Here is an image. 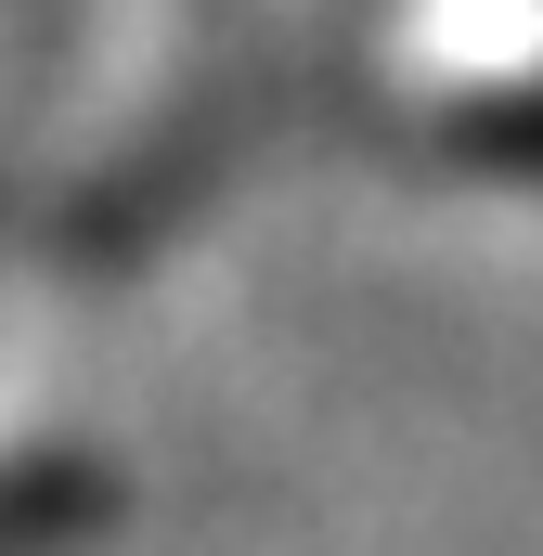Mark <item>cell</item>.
Returning a JSON list of instances; mask_svg holds the SVG:
<instances>
[{
    "label": "cell",
    "instance_id": "6da1fadb",
    "mask_svg": "<svg viewBox=\"0 0 543 556\" xmlns=\"http://www.w3.org/2000/svg\"><path fill=\"white\" fill-rule=\"evenodd\" d=\"M117 518V479L91 453H13L0 466V556H78Z\"/></svg>",
    "mask_w": 543,
    "mask_h": 556
}]
</instances>
